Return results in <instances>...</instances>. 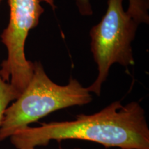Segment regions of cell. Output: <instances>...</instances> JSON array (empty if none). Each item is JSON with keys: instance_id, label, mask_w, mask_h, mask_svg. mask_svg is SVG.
<instances>
[{"instance_id": "1", "label": "cell", "mask_w": 149, "mask_h": 149, "mask_svg": "<svg viewBox=\"0 0 149 149\" xmlns=\"http://www.w3.org/2000/svg\"><path fill=\"white\" fill-rule=\"evenodd\" d=\"M17 149L46 146L51 140L80 139L106 148L149 149V128L141 104L115 101L92 115L80 114L75 120L42 123L38 127L22 128L10 137Z\"/></svg>"}, {"instance_id": "2", "label": "cell", "mask_w": 149, "mask_h": 149, "mask_svg": "<svg viewBox=\"0 0 149 149\" xmlns=\"http://www.w3.org/2000/svg\"><path fill=\"white\" fill-rule=\"evenodd\" d=\"M76 79L66 85L52 81L40 61L34 62L32 78L19 96L6 109L0 126V141L50 113L91 103L92 95Z\"/></svg>"}, {"instance_id": "3", "label": "cell", "mask_w": 149, "mask_h": 149, "mask_svg": "<svg viewBox=\"0 0 149 149\" xmlns=\"http://www.w3.org/2000/svg\"><path fill=\"white\" fill-rule=\"evenodd\" d=\"M122 2L123 0H107L105 15L90 31L91 51L98 74L87 88L97 96L113 64L124 67L135 64L131 44L139 24L124 10Z\"/></svg>"}, {"instance_id": "4", "label": "cell", "mask_w": 149, "mask_h": 149, "mask_svg": "<svg viewBox=\"0 0 149 149\" xmlns=\"http://www.w3.org/2000/svg\"><path fill=\"white\" fill-rule=\"evenodd\" d=\"M8 3L9 22L1 35L8 55L1 64L0 76L21 94L34 71V62L26 58V40L29 31L38 25L44 8L40 0H8Z\"/></svg>"}, {"instance_id": "5", "label": "cell", "mask_w": 149, "mask_h": 149, "mask_svg": "<svg viewBox=\"0 0 149 149\" xmlns=\"http://www.w3.org/2000/svg\"><path fill=\"white\" fill-rule=\"evenodd\" d=\"M79 13L83 16H91L93 13L91 0H74ZM149 0H128L127 12L138 23H149Z\"/></svg>"}, {"instance_id": "6", "label": "cell", "mask_w": 149, "mask_h": 149, "mask_svg": "<svg viewBox=\"0 0 149 149\" xmlns=\"http://www.w3.org/2000/svg\"><path fill=\"white\" fill-rule=\"evenodd\" d=\"M20 93L10 82L3 81L0 76V126L6 109L11 102L15 101Z\"/></svg>"}, {"instance_id": "7", "label": "cell", "mask_w": 149, "mask_h": 149, "mask_svg": "<svg viewBox=\"0 0 149 149\" xmlns=\"http://www.w3.org/2000/svg\"><path fill=\"white\" fill-rule=\"evenodd\" d=\"M33 149H35V148H33ZM73 149H81V148H73Z\"/></svg>"}, {"instance_id": "8", "label": "cell", "mask_w": 149, "mask_h": 149, "mask_svg": "<svg viewBox=\"0 0 149 149\" xmlns=\"http://www.w3.org/2000/svg\"><path fill=\"white\" fill-rule=\"evenodd\" d=\"M1 1H2V0H0V3H1Z\"/></svg>"}, {"instance_id": "9", "label": "cell", "mask_w": 149, "mask_h": 149, "mask_svg": "<svg viewBox=\"0 0 149 149\" xmlns=\"http://www.w3.org/2000/svg\"><path fill=\"white\" fill-rule=\"evenodd\" d=\"M119 149H120V148H119Z\"/></svg>"}]
</instances>
